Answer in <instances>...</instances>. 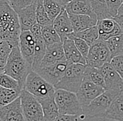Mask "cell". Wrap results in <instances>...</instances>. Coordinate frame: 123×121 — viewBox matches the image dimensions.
I'll return each mask as SVG.
<instances>
[{"label":"cell","mask_w":123,"mask_h":121,"mask_svg":"<svg viewBox=\"0 0 123 121\" xmlns=\"http://www.w3.org/2000/svg\"><path fill=\"white\" fill-rule=\"evenodd\" d=\"M0 86L11 90L20 92L23 91V89L20 87L19 83L15 79L12 78L11 76L6 74L4 72L0 73Z\"/></svg>","instance_id":"32"},{"label":"cell","mask_w":123,"mask_h":121,"mask_svg":"<svg viewBox=\"0 0 123 121\" xmlns=\"http://www.w3.org/2000/svg\"><path fill=\"white\" fill-rule=\"evenodd\" d=\"M30 32L36 40V45H35V53H34V63L32 65L33 71H35L38 69L43 60L44 55L46 54L47 45L46 42L43 40L41 34V26L38 23L34 25L30 29Z\"/></svg>","instance_id":"12"},{"label":"cell","mask_w":123,"mask_h":121,"mask_svg":"<svg viewBox=\"0 0 123 121\" xmlns=\"http://www.w3.org/2000/svg\"><path fill=\"white\" fill-rule=\"evenodd\" d=\"M64 61H67V60L65 57L62 43L55 44L47 46L46 54L39 67L52 65L55 63Z\"/></svg>","instance_id":"17"},{"label":"cell","mask_w":123,"mask_h":121,"mask_svg":"<svg viewBox=\"0 0 123 121\" xmlns=\"http://www.w3.org/2000/svg\"><path fill=\"white\" fill-rule=\"evenodd\" d=\"M36 40L30 30L22 31L19 38V48L23 57L32 67L34 59Z\"/></svg>","instance_id":"11"},{"label":"cell","mask_w":123,"mask_h":121,"mask_svg":"<svg viewBox=\"0 0 123 121\" xmlns=\"http://www.w3.org/2000/svg\"><path fill=\"white\" fill-rule=\"evenodd\" d=\"M72 40L74 41V44L78 48V50L79 51V52L86 60L88 53H89V51H90V45H89L87 42H85L84 40H83L81 38H73Z\"/></svg>","instance_id":"35"},{"label":"cell","mask_w":123,"mask_h":121,"mask_svg":"<svg viewBox=\"0 0 123 121\" xmlns=\"http://www.w3.org/2000/svg\"><path fill=\"white\" fill-rule=\"evenodd\" d=\"M113 20H115V23L120 26V29L122 30L123 32V15H116L113 18Z\"/></svg>","instance_id":"40"},{"label":"cell","mask_w":123,"mask_h":121,"mask_svg":"<svg viewBox=\"0 0 123 121\" xmlns=\"http://www.w3.org/2000/svg\"><path fill=\"white\" fill-rule=\"evenodd\" d=\"M53 27L61 38L62 42L69 38V35L74 32L73 26L71 22L69 13L65 7L53 21Z\"/></svg>","instance_id":"14"},{"label":"cell","mask_w":123,"mask_h":121,"mask_svg":"<svg viewBox=\"0 0 123 121\" xmlns=\"http://www.w3.org/2000/svg\"><path fill=\"white\" fill-rule=\"evenodd\" d=\"M60 4H61L62 6L66 7L69 4H70L71 2H72L74 0H56Z\"/></svg>","instance_id":"41"},{"label":"cell","mask_w":123,"mask_h":121,"mask_svg":"<svg viewBox=\"0 0 123 121\" xmlns=\"http://www.w3.org/2000/svg\"><path fill=\"white\" fill-rule=\"evenodd\" d=\"M65 57L69 64H80L87 65L86 60L80 54L72 39L67 38L62 42Z\"/></svg>","instance_id":"19"},{"label":"cell","mask_w":123,"mask_h":121,"mask_svg":"<svg viewBox=\"0 0 123 121\" xmlns=\"http://www.w3.org/2000/svg\"><path fill=\"white\" fill-rule=\"evenodd\" d=\"M92 6V10L96 15L97 20H101L103 19L113 18L109 13L107 4L105 0H89Z\"/></svg>","instance_id":"25"},{"label":"cell","mask_w":123,"mask_h":121,"mask_svg":"<svg viewBox=\"0 0 123 121\" xmlns=\"http://www.w3.org/2000/svg\"><path fill=\"white\" fill-rule=\"evenodd\" d=\"M0 121H1V118H0Z\"/></svg>","instance_id":"44"},{"label":"cell","mask_w":123,"mask_h":121,"mask_svg":"<svg viewBox=\"0 0 123 121\" xmlns=\"http://www.w3.org/2000/svg\"><path fill=\"white\" fill-rule=\"evenodd\" d=\"M6 1L8 5L18 13L23 8L35 4L37 0H6Z\"/></svg>","instance_id":"34"},{"label":"cell","mask_w":123,"mask_h":121,"mask_svg":"<svg viewBox=\"0 0 123 121\" xmlns=\"http://www.w3.org/2000/svg\"><path fill=\"white\" fill-rule=\"evenodd\" d=\"M0 118L2 121H25L20 97L11 104L0 108Z\"/></svg>","instance_id":"15"},{"label":"cell","mask_w":123,"mask_h":121,"mask_svg":"<svg viewBox=\"0 0 123 121\" xmlns=\"http://www.w3.org/2000/svg\"><path fill=\"white\" fill-rule=\"evenodd\" d=\"M105 82V90H123V80L110 62L106 63L101 68Z\"/></svg>","instance_id":"13"},{"label":"cell","mask_w":123,"mask_h":121,"mask_svg":"<svg viewBox=\"0 0 123 121\" xmlns=\"http://www.w3.org/2000/svg\"><path fill=\"white\" fill-rule=\"evenodd\" d=\"M69 64L67 61H64L52 65L39 67L34 71L44 78L47 82L55 86L61 81Z\"/></svg>","instance_id":"10"},{"label":"cell","mask_w":123,"mask_h":121,"mask_svg":"<svg viewBox=\"0 0 123 121\" xmlns=\"http://www.w3.org/2000/svg\"><path fill=\"white\" fill-rule=\"evenodd\" d=\"M36 3L17 13L22 31L30 30L31 28L37 23Z\"/></svg>","instance_id":"18"},{"label":"cell","mask_w":123,"mask_h":121,"mask_svg":"<svg viewBox=\"0 0 123 121\" xmlns=\"http://www.w3.org/2000/svg\"><path fill=\"white\" fill-rule=\"evenodd\" d=\"M0 1H3V0H0Z\"/></svg>","instance_id":"45"},{"label":"cell","mask_w":123,"mask_h":121,"mask_svg":"<svg viewBox=\"0 0 123 121\" xmlns=\"http://www.w3.org/2000/svg\"><path fill=\"white\" fill-rule=\"evenodd\" d=\"M97 27L99 30V38L106 41L109 38L123 34L120 26L115 23L113 18L98 20Z\"/></svg>","instance_id":"16"},{"label":"cell","mask_w":123,"mask_h":121,"mask_svg":"<svg viewBox=\"0 0 123 121\" xmlns=\"http://www.w3.org/2000/svg\"><path fill=\"white\" fill-rule=\"evenodd\" d=\"M65 8L70 14L88 15L97 19L89 0H74L69 4Z\"/></svg>","instance_id":"20"},{"label":"cell","mask_w":123,"mask_h":121,"mask_svg":"<svg viewBox=\"0 0 123 121\" xmlns=\"http://www.w3.org/2000/svg\"><path fill=\"white\" fill-rule=\"evenodd\" d=\"M73 38H81L84 40L85 42H87L89 45H91L94 42L99 38L98 28L97 26H94L83 32H80L78 33L73 32L69 35V38L72 39Z\"/></svg>","instance_id":"24"},{"label":"cell","mask_w":123,"mask_h":121,"mask_svg":"<svg viewBox=\"0 0 123 121\" xmlns=\"http://www.w3.org/2000/svg\"><path fill=\"white\" fill-rule=\"evenodd\" d=\"M36 15L37 23L41 27L53 23L46 13L43 0H37L36 3Z\"/></svg>","instance_id":"31"},{"label":"cell","mask_w":123,"mask_h":121,"mask_svg":"<svg viewBox=\"0 0 123 121\" xmlns=\"http://www.w3.org/2000/svg\"><path fill=\"white\" fill-rule=\"evenodd\" d=\"M43 2L49 18L53 22L64 7L60 4L56 0H43Z\"/></svg>","instance_id":"30"},{"label":"cell","mask_w":123,"mask_h":121,"mask_svg":"<svg viewBox=\"0 0 123 121\" xmlns=\"http://www.w3.org/2000/svg\"><path fill=\"white\" fill-rule=\"evenodd\" d=\"M110 63L123 80V54L112 58Z\"/></svg>","instance_id":"37"},{"label":"cell","mask_w":123,"mask_h":121,"mask_svg":"<svg viewBox=\"0 0 123 121\" xmlns=\"http://www.w3.org/2000/svg\"><path fill=\"white\" fill-rule=\"evenodd\" d=\"M87 65L70 64L67 68L61 81L54 87L57 89L69 91L76 94L84 79Z\"/></svg>","instance_id":"4"},{"label":"cell","mask_w":123,"mask_h":121,"mask_svg":"<svg viewBox=\"0 0 123 121\" xmlns=\"http://www.w3.org/2000/svg\"><path fill=\"white\" fill-rule=\"evenodd\" d=\"M80 117H78L76 115H68L60 114L54 121H78Z\"/></svg>","instance_id":"38"},{"label":"cell","mask_w":123,"mask_h":121,"mask_svg":"<svg viewBox=\"0 0 123 121\" xmlns=\"http://www.w3.org/2000/svg\"><path fill=\"white\" fill-rule=\"evenodd\" d=\"M21 92L0 86V108L11 104L20 96Z\"/></svg>","instance_id":"29"},{"label":"cell","mask_w":123,"mask_h":121,"mask_svg":"<svg viewBox=\"0 0 123 121\" xmlns=\"http://www.w3.org/2000/svg\"><path fill=\"white\" fill-rule=\"evenodd\" d=\"M41 104L44 121H54L60 115L58 108L55 100V95L38 100Z\"/></svg>","instance_id":"23"},{"label":"cell","mask_w":123,"mask_h":121,"mask_svg":"<svg viewBox=\"0 0 123 121\" xmlns=\"http://www.w3.org/2000/svg\"><path fill=\"white\" fill-rule=\"evenodd\" d=\"M6 0H3V1H0V6H1L3 4L6 3Z\"/></svg>","instance_id":"43"},{"label":"cell","mask_w":123,"mask_h":121,"mask_svg":"<svg viewBox=\"0 0 123 121\" xmlns=\"http://www.w3.org/2000/svg\"><path fill=\"white\" fill-rule=\"evenodd\" d=\"M32 70V67L23 57L19 45L13 47L8 57L4 73L15 79L24 90L26 79Z\"/></svg>","instance_id":"2"},{"label":"cell","mask_w":123,"mask_h":121,"mask_svg":"<svg viewBox=\"0 0 123 121\" xmlns=\"http://www.w3.org/2000/svg\"><path fill=\"white\" fill-rule=\"evenodd\" d=\"M20 97L25 121H44L43 108L37 97L25 89Z\"/></svg>","instance_id":"8"},{"label":"cell","mask_w":123,"mask_h":121,"mask_svg":"<svg viewBox=\"0 0 123 121\" xmlns=\"http://www.w3.org/2000/svg\"><path fill=\"white\" fill-rule=\"evenodd\" d=\"M69 18L73 26L74 32L78 33L86 30L92 27L97 26V19L85 15H76L69 13Z\"/></svg>","instance_id":"21"},{"label":"cell","mask_w":123,"mask_h":121,"mask_svg":"<svg viewBox=\"0 0 123 121\" xmlns=\"http://www.w3.org/2000/svg\"><path fill=\"white\" fill-rule=\"evenodd\" d=\"M21 32L18 14L6 1L0 6V41L18 46Z\"/></svg>","instance_id":"1"},{"label":"cell","mask_w":123,"mask_h":121,"mask_svg":"<svg viewBox=\"0 0 123 121\" xmlns=\"http://www.w3.org/2000/svg\"><path fill=\"white\" fill-rule=\"evenodd\" d=\"M41 34L47 46L62 43L59 34L54 28L53 23L41 27Z\"/></svg>","instance_id":"26"},{"label":"cell","mask_w":123,"mask_h":121,"mask_svg":"<svg viewBox=\"0 0 123 121\" xmlns=\"http://www.w3.org/2000/svg\"><path fill=\"white\" fill-rule=\"evenodd\" d=\"M103 117L115 121H123V90L113 100Z\"/></svg>","instance_id":"22"},{"label":"cell","mask_w":123,"mask_h":121,"mask_svg":"<svg viewBox=\"0 0 123 121\" xmlns=\"http://www.w3.org/2000/svg\"><path fill=\"white\" fill-rule=\"evenodd\" d=\"M121 91L106 90L101 95L94 99L90 105L83 108V115L85 117H103Z\"/></svg>","instance_id":"6"},{"label":"cell","mask_w":123,"mask_h":121,"mask_svg":"<svg viewBox=\"0 0 123 121\" xmlns=\"http://www.w3.org/2000/svg\"><path fill=\"white\" fill-rule=\"evenodd\" d=\"M85 78H87L93 83L103 87L105 89V82L101 69L87 67L85 69Z\"/></svg>","instance_id":"28"},{"label":"cell","mask_w":123,"mask_h":121,"mask_svg":"<svg viewBox=\"0 0 123 121\" xmlns=\"http://www.w3.org/2000/svg\"><path fill=\"white\" fill-rule=\"evenodd\" d=\"M12 48V45L8 42L0 41V73L4 72V69Z\"/></svg>","instance_id":"33"},{"label":"cell","mask_w":123,"mask_h":121,"mask_svg":"<svg viewBox=\"0 0 123 121\" xmlns=\"http://www.w3.org/2000/svg\"><path fill=\"white\" fill-rule=\"evenodd\" d=\"M110 51L111 60L117 55L123 54V34L109 38L106 41Z\"/></svg>","instance_id":"27"},{"label":"cell","mask_w":123,"mask_h":121,"mask_svg":"<svg viewBox=\"0 0 123 121\" xmlns=\"http://www.w3.org/2000/svg\"><path fill=\"white\" fill-rule=\"evenodd\" d=\"M55 100L60 114L76 115L78 117L83 115V108L76 93L61 89H55Z\"/></svg>","instance_id":"3"},{"label":"cell","mask_w":123,"mask_h":121,"mask_svg":"<svg viewBox=\"0 0 123 121\" xmlns=\"http://www.w3.org/2000/svg\"><path fill=\"white\" fill-rule=\"evenodd\" d=\"M110 14L113 18L117 15L118 10L123 4V0H105Z\"/></svg>","instance_id":"36"},{"label":"cell","mask_w":123,"mask_h":121,"mask_svg":"<svg viewBox=\"0 0 123 121\" xmlns=\"http://www.w3.org/2000/svg\"><path fill=\"white\" fill-rule=\"evenodd\" d=\"M105 90L103 87L93 83L84 77L76 95L81 106L85 108L90 105L94 99L101 95Z\"/></svg>","instance_id":"9"},{"label":"cell","mask_w":123,"mask_h":121,"mask_svg":"<svg viewBox=\"0 0 123 121\" xmlns=\"http://www.w3.org/2000/svg\"><path fill=\"white\" fill-rule=\"evenodd\" d=\"M123 15V4H121L119 10H118L117 15Z\"/></svg>","instance_id":"42"},{"label":"cell","mask_w":123,"mask_h":121,"mask_svg":"<svg viewBox=\"0 0 123 121\" xmlns=\"http://www.w3.org/2000/svg\"><path fill=\"white\" fill-rule=\"evenodd\" d=\"M78 121H115L106 118L104 117H85L82 115Z\"/></svg>","instance_id":"39"},{"label":"cell","mask_w":123,"mask_h":121,"mask_svg":"<svg viewBox=\"0 0 123 121\" xmlns=\"http://www.w3.org/2000/svg\"><path fill=\"white\" fill-rule=\"evenodd\" d=\"M24 89L33 95L38 100L55 95V88L34 71H31L26 79Z\"/></svg>","instance_id":"5"},{"label":"cell","mask_w":123,"mask_h":121,"mask_svg":"<svg viewBox=\"0 0 123 121\" xmlns=\"http://www.w3.org/2000/svg\"><path fill=\"white\" fill-rule=\"evenodd\" d=\"M111 60V55L106 41L99 38L90 45L86 58L87 67L101 69Z\"/></svg>","instance_id":"7"}]
</instances>
